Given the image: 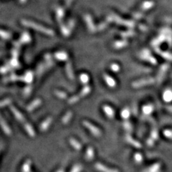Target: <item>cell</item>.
<instances>
[{"label":"cell","mask_w":172,"mask_h":172,"mask_svg":"<svg viewBox=\"0 0 172 172\" xmlns=\"http://www.w3.org/2000/svg\"><path fill=\"white\" fill-rule=\"evenodd\" d=\"M83 125L85 126V127L87 128V129H88L89 131L93 134V135H95V136H99V135L101 134L100 130L98 129V128H96L95 126H93V125H92L91 123H89V122L83 121Z\"/></svg>","instance_id":"1"},{"label":"cell","mask_w":172,"mask_h":172,"mask_svg":"<svg viewBox=\"0 0 172 172\" xmlns=\"http://www.w3.org/2000/svg\"><path fill=\"white\" fill-rule=\"evenodd\" d=\"M10 109H11V111L12 112L13 114H14V117L17 119V121H19L21 122V123H24L25 119H24V117L23 116V115L15 107L12 106V107L10 108Z\"/></svg>","instance_id":"2"},{"label":"cell","mask_w":172,"mask_h":172,"mask_svg":"<svg viewBox=\"0 0 172 172\" xmlns=\"http://www.w3.org/2000/svg\"><path fill=\"white\" fill-rule=\"evenodd\" d=\"M52 118L48 117L47 119H45L43 123L40 124V131H43V132L47 131V130L49 129V126H50V124L52 123Z\"/></svg>","instance_id":"3"},{"label":"cell","mask_w":172,"mask_h":172,"mask_svg":"<svg viewBox=\"0 0 172 172\" xmlns=\"http://www.w3.org/2000/svg\"><path fill=\"white\" fill-rule=\"evenodd\" d=\"M41 103H42V101H41V100H40V99H37V100H34V101L32 102V103H30L28 106H27V110L28 112L33 111V110H35L37 107H39V106L41 105Z\"/></svg>","instance_id":"4"},{"label":"cell","mask_w":172,"mask_h":172,"mask_svg":"<svg viewBox=\"0 0 172 172\" xmlns=\"http://www.w3.org/2000/svg\"><path fill=\"white\" fill-rule=\"evenodd\" d=\"M0 126H1V129L3 130V131H4V132L7 135H11L12 134L11 129H9V127L8 126V125L6 123V122L4 121V120L1 117V116H0Z\"/></svg>","instance_id":"5"},{"label":"cell","mask_w":172,"mask_h":172,"mask_svg":"<svg viewBox=\"0 0 172 172\" xmlns=\"http://www.w3.org/2000/svg\"><path fill=\"white\" fill-rule=\"evenodd\" d=\"M24 128L30 137L33 138V137L35 136V132L34 129L32 127L31 125L29 124V123H25V124L24 125Z\"/></svg>","instance_id":"6"},{"label":"cell","mask_w":172,"mask_h":172,"mask_svg":"<svg viewBox=\"0 0 172 172\" xmlns=\"http://www.w3.org/2000/svg\"><path fill=\"white\" fill-rule=\"evenodd\" d=\"M31 160H27L22 167V172H31Z\"/></svg>","instance_id":"7"},{"label":"cell","mask_w":172,"mask_h":172,"mask_svg":"<svg viewBox=\"0 0 172 172\" xmlns=\"http://www.w3.org/2000/svg\"><path fill=\"white\" fill-rule=\"evenodd\" d=\"M95 167L97 169L99 170V171H103V172H118L117 171H116V170H113V169H110L106 168L105 166H103L100 164H96Z\"/></svg>","instance_id":"8"},{"label":"cell","mask_w":172,"mask_h":172,"mask_svg":"<svg viewBox=\"0 0 172 172\" xmlns=\"http://www.w3.org/2000/svg\"><path fill=\"white\" fill-rule=\"evenodd\" d=\"M70 145L76 150H81V148H82L81 144H80L77 140L74 139V138H70Z\"/></svg>","instance_id":"9"},{"label":"cell","mask_w":172,"mask_h":172,"mask_svg":"<svg viewBox=\"0 0 172 172\" xmlns=\"http://www.w3.org/2000/svg\"><path fill=\"white\" fill-rule=\"evenodd\" d=\"M72 112L69 111L68 112V113H66L65 116L62 118V123H63V124H67V123H68L70 122V119H72Z\"/></svg>","instance_id":"10"},{"label":"cell","mask_w":172,"mask_h":172,"mask_svg":"<svg viewBox=\"0 0 172 172\" xmlns=\"http://www.w3.org/2000/svg\"><path fill=\"white\" fill-rule=\"evenodd\" d=\"M94 156V152H93V149L92 148H87V151H86L85 158L87 160H91L93 158Z\"/></svg>","instance_id":"11"},{"label":"cell","mask_w":172,"mask_h":172,"mask_svg":"<svg viewBox=\"0 0 172 172\" xmlns=\"http://www.w3.org/2000/svg\"><path fill=\"white\" fill-rule=\"evenodd\" d=\"M10 103H11V100L9 98L1 100V101H0V108L4 107V106H7V105L9 104Z\"/></svg>","instance_id":"12"},{"label":"cell","mask_w":172,"mask_h":172,"mask_svg":"<svg viewBox=\"0 0 172 172\" xmlns=\"http://www.w3.org/2000/svg\"><path fill=\"white\" fill-rule=\"evenodd\" d=\"M81 171H82V166L80 164H77L75 167H73L70 172H81Z\"/></svg>","instance_id":"13"},{"label":"cell","mask_w":172,"mask_h":172,"mask_svg":"<svg viewBox=\"0 0 172 172\" xmlns=\"http://www.w3.org/2000/svg\"><path fill=\"white\" fill-rule=\"evenodd\" d=\"M55 94H56V95L58 96V98H61V99H65V98H66V97H67L66 94L62 91H56L55 92Z\"/></svg>","instance_id":"14"},{"label":"cell","mask_w":172,"mask_h":172,"mask_svg":"<svg viewBox=\"0 0 172 172\" xmlns=\"http://www.w3.org/2000/svg\"><path fill=\"white\" fill-rule=\"evenodd\" d=\"M104 111H105V113L107 114L108 116H110V117H113V113H114V112H113V110H112V109L108 108H105Z\"/></svg>","instance_id":"15"},{"label":"cell","mask_w":172,"mask_h":172,"mask_svg":"<svg viewBox=\"0 0 172 172\" xmlns=\"http://www.w3.org/2000/svg\"><path fill=\"white\" fill-rule=\"evenodd\" d=\"M77 100H78V98L76 97H72V98H70L68 100V103H70V104H72V103H75Z\"/></svg>","instance_id":"16"},{"label":"cell","mask_w":172,"mask_h":172,"mask_svg":"<svg viewBox=\"0 0 172 172\" xmlns=\"http://www.w3.org/2000/svg\"><path fill=\"white\" fill-rule=\"evenodd\" d=\"M56 172H65V171H64L63 169H59L58 171H57Z\"/></svg>","instance_id":"17"}]
</instances>
